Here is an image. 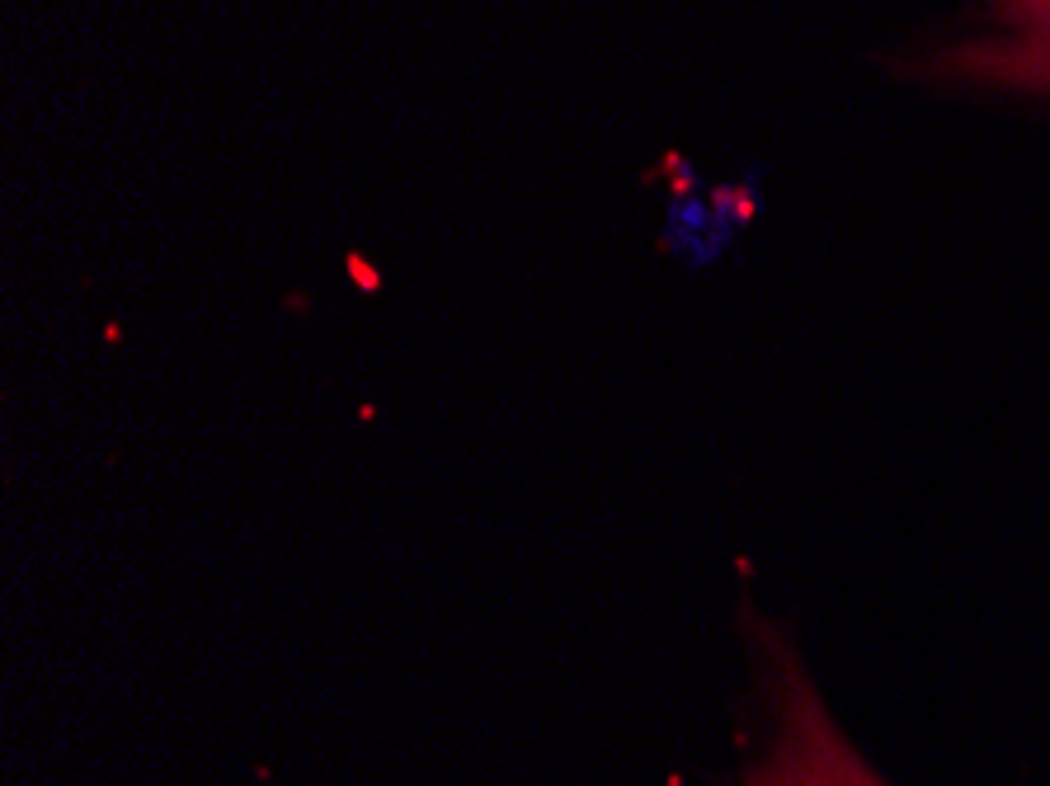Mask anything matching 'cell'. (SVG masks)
Returning <instances> with one entry per match:
<instances>
[{
  "instance_id": "6da1fadb",
  "label": "cell",
  "mask_w": 1050,
  "mask_h": 786,
  "mask_svg": "<svg viewBox=\"0 0 1050 786\" xmlns=\"http://www.w3.org/2000/svg\"><path fill=\"white\" fill-rule=\"evenodd\" d=\"M754 650L768 739L740 786H890L829 716L801 654L768 617H754Z\"/></svg>"
},
{
  "instance_id": "7a4b0ae2",
  "label": "cell",
  "mask_w": 1050,
  "mask_h": 786,
  "mask_svg": "<svg viewBox=\"0 0 1050 786\" xmlns=\"http://www.w3.org/2000/svg\"><path fill=\"white\" fill-rule=\"evenodd\" d=\"M942 90H1003L1050 99V0H980V28L900 62Z\"/></svg>"
}]
</instances>
